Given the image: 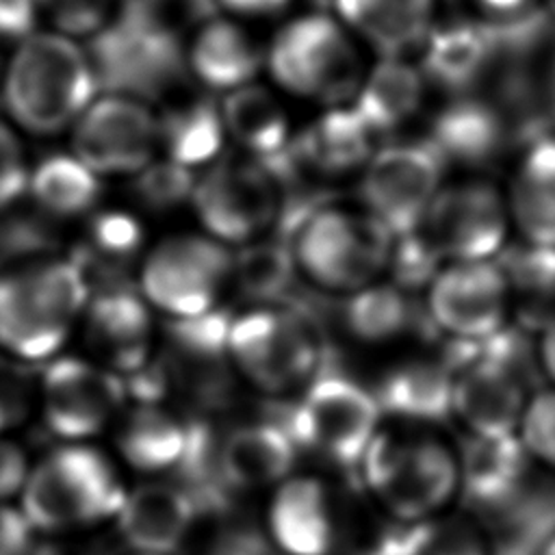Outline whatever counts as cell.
Listing matches in <instances>:
<instances>
[{
  "mask_svg": "<svg viewBox=\"0 0 555 555\" xmlns=\"http://www.w3.org/2000/svg\"><path fill=\"white\" fill-rule=\"evenodd\" d=\"M91 299L76 260L43 256L0 271V351L26 362L59 356Z\"/></svg>",
  "mask_w": 555,
  "mask_h": 555,
  "instance_id": "6da1fadb",
  "label": "cell"
},
{
  "mask_svg": "<svg viewBox=\"0 0 555 555\" xmlns=\"http://www.w3.org/2000/svg\"><path fill=\"white\" fill-rule=\"evenodd\" d=\"M98 89L89 52L59 30H35L17 41L2 72V102L11 121L37 137L69 130Z\"/></svg>",
  "mask_w": 555,
  "mask_h": 555,
  "instance_id": "7a4b0ae2",
  "label": "cell"
},
{
  "mask_svg": "<svg viewBox=\"0 0 555 555\" xmlns=\"http://www.w3.org/2000/svg\"><path fill=\"white\" fill-rule=\"evenodd\" d=\"M358 466L373 499L401 525L440 516L462 490L460 455L429 431L379 429Z\"/></svg>",
  "mask_w": 555,
  "mask_h": 555,
  "instance_id": "3957f363",
  "label": "cell"
},
{
  "mask_svg": "<svg viewBox=\"0 0 555 555\" xmlns=\"http://www.w3.org/2000/svg\"><path fill=\"white\" fill-rule=\"evenodd\" d=\"M126 488L89 442H65L30 466L20 509L35 531L59 533L115 518Z\"/></svg>",
  "mask_w": 555,
  "mask_h": 555,
  "instance_id": "277c9868",
  "label": "cell"
},
{
  "mask_svg": "<svg viewBox=\"0 0 555 555\" xmlns=\"http://www.w3.org/2000/svg\"><path fill=\"white\" fill-rule=\"evenodd\" d=\"M225 358L258 392H301L321 371V336L295 308L258 304L228 323Z\"/></svg>",
  "mask_w": 555,
  "mask_h": 555,
  "instance_id": "5b68a950",
  "label": "cell"
},
{
  "mask_svg": "<svg viewBox=\"0 0 555 555\" xmlns=\"http://www.w3.org/2000/svg\"><path fill=\"white\" fill-rule=\"evenodd\" d=\"M392 247L395 236L362 208L321 206L299 219L291 256L310 284L351 295L388 271Z\"/></svg>",
  "mask_w": 555,
  "mask_h": 555,
  "instance_id": "8992f818",
  "label": "cell"
},
{
  "mask_svg": "<svg viewBox=\"0 0 555 555\" xmlns=\"http://www.w3.org/2000/svg\"><path fill=\"white\" fill-rule=\"evenodd\" d=\"M189 204L204 234L238 249L262 241L280 219V173L271 163L245 154L219 158L195 178Z\"/></svg>",
  "mask_w": 555,
  "mask_h": 555,
  "instance_id": "52a82bcc",
  "label": "cell"
},
{
  "mask_svg": "<svg viewBox=\"0 0 555 555\" xmlns=\"http://www.w3.org/2000/svg\"><path fill=\"white\" fill-rule=\"evenodd\" d=\"M234 251L199 234H173L150 247L139 267V295L173 321L217 310L232 284Z\"/></svg>",
  "mask_w": 555,
  "mask_h": 555,
  "instance_id": "ba28073f",
  "label": "cell"
},
{
  "mask_svg": "<svg viewBox=\"0 0 555 555\" xmlns=\"http://www.w3.org/2000/svg\"><path fill=\"white\" fill-rule=\"evenodd\" d=\"M267 67L284 91L325 102L356 93L362 78L351 33L321 13L288 22L271 41Z\"/></svg>",
  "mask_w": 555,
  "mask_h": 555,
  "instance_id": "9c48e42d",
  "label": "cell"
},
{
  "mask_svg": "<svg viewBox=\"0 0 555 555\" xmlns=\"http://www.w3.org/2000/svg\"><path fill=\"white\" fill-rule=\"evenodd\" d=\"M382 408L375 392L336 373H319L297 399L288 434L297 447L356 466L382 429Z\"/></svg>",
  "mask_w": 555,
  "mask_h": 555,
  "instance_id": "30bf717a",
  "label": "cell"
},
{
  "mask_svg": "<svg viewBox=\"0 0 555 555\" xmlns=\"http://www.w3.org/2000/svg\"><path fill=\"white\" fill-rule=\"evenodd\" d=\"M505 195L486 180L442 184L414 230L444 262L494 260L509 236Z\"/></svg>",
  "mask_w": 555,
  "mask_h": 555,
  "instance_id": "8fae6325",
  "label": "cell"
},
{
  "mask_svg": "<svg viewBox=\"0 0 555 555\" xmlns=\"http://www.w3.org/2000/svg\"><path fill=\"white\" fill-rule=\"evenodd\" d=\"M442 169L444 158L429 141L375 150L360 169V206L395 238L412 234L444 184Z\"/></svg>",
  "mask_w": 555,
  "mask_h": 555,
  "instance_id": "7c38bea8",
  "label": "cell"
},
{
  "mask_svg": "<svg viewBox=\"0 0 555 555\" xmlns=\"http://www.w3.org/2000/svg\"><path fill=\"white\" fill-rule=\"evenodd\" d=\"M89 59L98 87L143 100L165 89L182 67L176 37L156 15L121 13L93 35Z\"/></svg>",
  "mask_w": 555,
  "mask_h": 555,
  "instance_id": "4fadbf2b",
  "label": "cell"
},
{
  "mask_svg": "<svg viewBox=\"0 0 555 555\" xmlns=\"http://www.w3.org/2000/svg\"><path fill=\"white\" fill-rule=\"evenodd\" d=\"M126 397L121 375L74 356L52 358L39 386L43 423L65 442H89L115 425L126 408Z\"/></svg>",
  "mask_w": 555,
  "mask_h": 555,
  "instance_id": "5bb4252c",
  "label": "cell"
},
{
  "mask_svg": "<svg viewBox=\"0 0 555 555\" xmlns=\"http://www.w3.org/2000/svg\"><path fill=\"white\" fill-rule=\"evenodd\" d=\"M69 134V152L100 178L137 176L160 152L158 115L143 100L121 93L95 95Z\"/></svg>",
  "mask_w": 555,
  "mask_h": 555,
  "instance_id": "9a60e30c",
  "label": "cell"
},
{
  "mask_svg": "<svg viewBox=\"0 0 555 555\" xmlns=\"http://www.w3.org/2000/svg\"><path fill=\"white\" fill-rule=\"evenodd\" d=\"M425 288L427 314L447 336L479 345L505 330L514 297L496 258L444 262Z\"/></svg>",
  "mask_w": 555,
  "mask_h": 555,
  "instance_id": "2e32d148",
  "label": "cell"
},
{
  "mask_svg": "<svg viewBox=\"0 0 555 555\" xmlns=\"http://www.w3.org/2000/svg\"><path fill=\"white\" fill-rule=\"evenodd\" d=\"M503 332L479 343L483 351L453 371L451 414L477 438L516 436L529 399Z\"/></svg>",
  "mask_w": 555,
  "mask_h": 555,
  "instance_id": "e0dca14e",
  "label": "cell"
},
{
  "mask_svg": "<svg viewBox=\"0 0 555 555\" xmlns=\"http://www.w3.org/2000/svg\"><path fill=\"white\" fill-rule=\"evenodd\" d=\"M78 327L87 358L100 366L121 377L147 366L154 349V319L141 295L108 291L91 297Z\"/></svg>",
  "mask_w": 555,
  "mask_h": 555,
  "instance_id": "ac0fdd59",
  "label": "cell"
},
{
  "mask_svg": "<svg viewBox=\"0 0 555 555\" xmlns=\"http://www.w3.org/2000/svg\"><path fill=\"white\" fill-rule=\"evenodd\" d=\"M267 531L284 555H332L338 520L325 481L293 473L278 483L267 505Z\"/></svg>",
  "mask_w": 555,
  "mask_h": 555,
  "instance_id": "d6986e66",
  "label": "cell"
},
{
  "mask_svg": "<svg viewBox=\"0 0 555 555\" xmlns=\"http://www.w3.org/2000/svg\"><path fill=\"white\" fill-rule=\"evenodd\" d=\"M115 520L134 553L169 555L189 535L195 522V503L182 488L150 481L126 492Z\"/></svg>",
  "mask_w": 555,
  "mask_h": 555,
  "instance_id": "ffe728a7",
  "label": "cell"
},
{
  "mask_svg": "<svg viewBox=\"0 0 555 555\" xmlns=\"http://www.w3.org/2000/svg\"><path fill=\"white\" fill-rule=\"evenodd\" d=\"M297 444L286 427L275 423H245L219 444L217 468L223 481L243 492L273 490L293 475Z\"/></svg>",
  "mask_w": 555,
  "mask_h": 555,
  "instance_id": "44dd1931",
  "label": "cell"
},
{
  "mask_svg": "<svg viewBox=\"0 0 555 555\" xmlns=\"http://www.w3.org/2000/svg\"><path fill=\"white\" fill-rule=\"evenodd\" d=\"M115 425V442L124 462L150 475L182 464L195 444L193 429L152 399L124 408Z\"/></svg>",
  "mask_w": 555,
  "mask_h": 555,
  "instance_id": "7402d4cb",
  "label": "cell"
},
{
  "mask_svg": "<svg viewBox=\"0 0 555 555\" xmlns=\"http://www.w3.org/2000/svg\"><path fill=\"white\" fill-rule=\"evenodd\" d=\"M436 0H334L338 22L384 56L423 43Z\"/></svg>",
  "mask_w": 555,
  "mask_h": 555,
  "instance_id": "603a6c76",
  "label": "cell"
},
{
  "mask_svg": "<svg viewBox=\"0 0 555 555\" xmlns=\"http://www.w3.org/2000/svg\"><path fill=\"white\" fill-rule=\"evenodd\" d=\"M512 228L527 245L555 249V139L535 141L505 195Z\"/></svg>",
  "mask_w": 555,
  "mask_h": 555,
  "instance_id": "cb8c5ba5",
  "label": "cell"
},
{
  "mask_svg": "<svg viewBox=\"0 0 555 555\" xmlns=\"http://www.w3.org/2000/svg\"><path fill=\"white\" fill-rule=\"evenodd\" d=\"M225 139L245 156L273 160L291 145V124L282 102L262 85L249 82L223 95L219 106Z\"/></svg>",
  "mask_w": 555,
  "mask_h": 555,
  "instance_id": "d4e9b609",
  "label": "cell"
},
{
  "mask_svg": "<svg viewBox=\"0 0 555 555\" xmlns=\"http://www.w3.org/2000/svg\"><path fill=\"white\" fill-rule=\"evenodd\" d=\"M373 137L351 106H336L317 117L288 150L321 176H345L366 165L375 152Z\"/></svg>",
  "mask_w": 555,
  "mask_h": 555,
  "instance_id": "484cf974",
  "label": "cell"
},
{
  "mask_svg": "<svg viewBox=\"0 0 555 555\" xmlns=\"http://www.w3.org/2000/svg\"><path fill=\"white\" fill-rule=\"evenodd\" d=\"M494 54V24L451 22L427 33L421 72L444 89L464 91L488 69Z\"/></svg>",
  "mask_w": 555,
  "mask_h": 555,
  "instance_id": "4316f807",
  "label": "cell"
},
{
  "mask_svg": "<svg viewBox=\"0 0 555 555\" xmlns=\"http://www.w3.org/2000/svg\"><path fill=\"white\" fill-rule=\"evenodd\" d=\"M186 63L215 91H234L254 82L262 54L249 33L232 20H210L195 33Z\"/></svg>",
  "mask_w": 555,
  "mask_h": 555,
  "instance_id": "83f0119b",
  "label": "cell"
},
{
  "mask_svg": "<svg viewBox=\"0 0 555 555\" xmlns=\"http://www.w3.org/2000/svg\"><path fill=\"white\" fill-rule=\"evenodd\" d=\"M423 72L401 56H382L360 78L351 108L373 132H388L403 126L423 102Z\"/></svg>",
  "mask_w": 555,
  "mask_h": 555,
  "instance_id": "f1b7e54d",
  "label": "cell"
},
{
  "mask_svg": "<svg viewBox=\"0 0 555 555\" xmlns=\"http://www.w3.org/2000/svg\"><path fill=\"white\" fill-rule=\"evenodd\" d=\"M453 371L434 360H408L384 377L375 392L382 412L410 423H434L451 414Z\"/></svg>",
  "mask_w": 555,
  "mask_h": 555,
  "instance_id": "f546056e",
  "label": "cell"
},
{
  "mask_svg": "<svg viewBox=\"0 0 555 555\" xmlns=\"http://www.w3.org/2000/svg\"><path fill=\"white\" fill-rule=\"evenodd\" d=\"M225 130L221 124L219 106L195 100L169 108L158 117V147L165 158L186 167H208L221 156Z\"/></svg>",
  "mask_w": 555,
  "mask_h": 555,
  "instance_id": "4dcf8cb0",
  "label": "cell"
},
{
  "mask_svg": "<svg viewBox=\"0 0 555 555\" xmlns=\"http://www.w3.org/2000/svg\"><path fill=\"white\" fill-rule=\"evenodd\" d=\"M529 462L518 436H470L460 453L462 490L479 501H499L518 488Z\"/></svg>",
  "mask_w": 555,
  "mask_h": 555,
  "instance_id": "1f68e13d",
  "label": "cell"
},
{
  "mask_svg": "<svg viewBox=\"0 0 555 555\" xmlns=\"http://www.w3.org/2000/svg\"><path fill=\"white\" fill-rule=\"evenodd\" d=\"M102 191V178L72 152L54 154L30 169L28 189L35 204L52 217L69 219L89 212Z\"/></svg>",
  "mask_w": 555,
  "mask_h": 555,
  "instance_id": "d6a6232c",
  "label": "cell"
},
{
  "mask_svg": "<svg viewBox=\"0 0 555 555\" xmlns=\"http://www.w3.org/2000/svg\"><path fill=\"white\" fill-rule=\"evenodd\" d=\"M501 130L496 108L479 100H460L438 115L429 143L442 158L481 160L496 150Z\"/></svg>",
  "mask_w": 555,
  "mask_h": 555,
  "instance_id": "836d02e7",
  "label": "cell"
},
{
  "mask_svg": "<svg viewBox=\"0 0 555 555\" xmlns=\"http://www.w3.org/2000/svg\"><path fill=\"white\" fill-rule=\"evenodd\" d=\"M345 325L356 340L379 345L401 336L410 325V301L395 282H373L347 295Z\"/></svg>",
  "mask_w": 555,
  "mask_h": 555,
  "instance_id": "e575fe53",
  "label": "cell"
},
{
  "mask_svg": "<svg viewBox=\"0 0 555 555\" xmlns=\"http://www.w3.org/2000/svg\"><path fill=\"white\" fill-rule=\"evenodd\" d=\"M390 555H490L486 533L466 516H436L403 525V531L382 542Z\"/></svg>",
  "mask_w": 555,
  "mask_h": 555,
  "instance_id": "d590c367",
  "label": "cell"
},
{
  "mask_svg": "<svg viewBox=\"0 0 555 555\" xmlns=\"http://www.w3.org/2000/svg\"><path fill=\"white\" fill-rule=\"evenodd\" d=\"M238 249L241 251L234 254L232 284L251 297L254 306L278 304L275 299L288 286L293 273H297L291 247L267 243L262 238Z\"/></svg>",
  "mask_w": 555,
  "mask_h": 555,
  "instance_id": "8d00e7d4",
  "label": "cell"
},
{
  "mask_svg": "<svg viewBox=\"0 0 555 555\" xmlns=\"http://www.w3.org/2000/svg\"><path fill=\"white\" fill-rule=\"evenodd\" d=\"M529 460L555 468V388L546 386L529 395L518 431Z\"/></svg>",
  "mask_w": 555,
  "mask_h": 555,
  "instance_id": "74e56055",
  "label": "cell"
},
{
  "mask_svg": "<svg viewBox=\"0 0 555 555\" xmlns=\"http://www.w3.org/2000/svg\"><path fill=\"white\" fill-rule=\"evenodd\" d=\"M139 178L141 197L156 208H169L180 204L182 199H191L195 176L191 169L180 167L171 160H152Z\"/></svg>",
  "mask_w": 555,
  "mask_h": 555,
  "instance_id": "f35d334b",
  "label": "cell"
},
{
  "mask_svg": "<svg viewBox=\"0 0 555 555\" xmlns=\"http://www.w3.org/2000/svg\"><path fill=\"white\" fill-rule=\"evenodd\" d=\"M113 0H37L39 9H48L59 33L67 37L95 35L106 26Z\"/></svg>",
  "mask_w": 555,
  "mask_h": 555,
  "instance_id": "ab89813d",
  "label": "cell"
},
{
  "mask_svg": "<svg viewBox=\"0 0 555 555\" xmlns=\"http://www.w3.org/2000/svg\"><path fill=\"white\" fill-rule=\"evenodd\" d=\"M30 167L15 128L0 119V210L15 204L28 189Z\"/></svg>",
  "mask_w": 555,
  "mask_h": 555,
  "instance_id": "60d3db41",
  "label": "cell"
},
{
  "mask_svg": "<svg viewBox=\"0 0 555 555\" xmlns=\"http://www.w3.org/2000/svg\"><path fill=\"white\" fill-rule=\"evenodd\" d=\"M91 232H93V245L108 256L128 254L137 249L141 241L139 223L126 212H102L93 221Z\"/></svg>",
  "mask_w": 555,
  "mask_h": 555,
  "instance_id": "b9f144b4",
  "label": "cell"
},
{
  "mask_svg": "<svg viewBox=\"0 0 555 555\" xmlns=\"http://www.w3.org/2000/svg\"><path fill=\"white\" fill-rule=\"evenodd\" d=\"M30 466L26 451L15 440L0 436V503L22 494Z\"/></svg>",
  "mask_w": 555,
  "mask_h": 555,
  "instance_id": "7bdbcfd3",
  "label": "cell"
},
{
  "mask_svg": "<svg viewBox=\"0 0 555 555\" xmlns=\"http://www.w3.org/2000/svg\"><path fill=\"white\" fill-rule=\"evenodd\" d=\"M33 533L20 507L0 503V555H30Z\"/></svg>",
  "mask_w": 555,
  "mask_h": 555,
  "instance_id": "ee69618b",
  "label": "cell"
},
{
  "mask_svg": "<svg viewBox=\"0 0 555 555\" xmlns=\"http://www.w3.org/2000/svg\"><path fill=\"white\" fill-rule=\"evenodd\" d=\"M37 0H0V37L26 39L35 33Z\"/></svg>",
  "mask_w": 555,
  "mask_h": 555,
  "instance_id": "f6af8a7d",
  "label": "cell"
},
{
  "mask_svg": "<svg viewBox=\"0 0 555 555\" xmlns=\"http://www.w3.org/2000/svg\"><path fill=\"white\" fill-rule=\"evenodd\" d=\"M538 362L548 379V386L555 388V314H551L540 327Z\"/></svg>",
  "mask_w": 555,
  "mask_h": 555,
  "instance_id": "bcb514c9",
  "label": "cell"
},
{
  "mask_svg": "<svg viewBox=\"0 0 555 555\" xmlns=\"http://www.w3.org/2000/svg\"><path fill=\"white\" fill-rule=\"evenodd\" d=\"M225 11L236 15H271L282 11L291 0H217Z\"/></svg>",
  "mask_w": 555,
  "mask_h": 555,
  "instance_id": "7dc6e473",
  "label": "cell"
},
{
  "mask_svg": "<svg viewBox=\"0 0 555 555\" xmlns=\"http://www.w3.org/2000/svg\"><path fill=\"white\" fill-rule=\"evenodd\" d=\"M121 2V13H130V15H156L158 17V9L165 0H119Z\"/></svg>",
  "mask_w": 555,
  "mask_h": 555,
  "instance_id": "c3c4849f",
  "label": "cell"
},
{
  "mask_svg": "<svg viewBox=\"0 0 555 555\" xmlns=\"http://www.w3.org/2000/svg\"><path fill=\"white\" fill-rule=\"evenodd\" d=\"M488 11L492 13H503V15H509V13H516L518 9H522L527 4V0H479Z\"/></svg>",
  "mask_w": 555,
  "mask_h": 555,
  "instance_id": "681fc988",
  "label": "cell"
},
{
  "mask_svg": "<svg viewBox=\"0 0 555 555\" xmlns=\"http://www.w3.org/2000/svg\"><path fill=\"white\" fill-rule=\"evenodd\" d=\"M347 555H390L388 548L384 544H377V546H371V548H358V551H351Z\"/></svg>",
  "mask_w": 555,
  "mask_h": 555,
  "instance_id": "f907efd6",
  "label": "cell"
},
{
  "mask_svg": "<svg viewBox=\"0 0 555 555\" xmlns=\"http://www.w3.org/2000/svg\"><path fill=\"white\" fill-rule=\"evenodd\" d=\"M538 555H555V531H551L548 538L542 542Z\"/></svg>",
  "mask_w": 555,
  "mask_h": 555,
  "instance_id": "816d5d0a",
  "label": "cell"
},
{
  "mask_svg": "<svg viewBox=\"0 0 555 555\" xmlns=\"http://www.w3.org/2000/svg\"><path fill=\"white\" fill-rule=\"evenodd\" d=\"M553 108H555V69H553Z\"/></svg>",
  "mask_w": 555,
  "mask_h": 555,
  "instance_id": "f5cc1de1",
  "label": "cell"
},
{
  "mask_svg": "<svg viewBox=\"0 0 555 555\" xmlns=\"http://www.w3.org/2000/svg\"><path fill=\"white\" fill-rule=\"evenodd\" d=\"M548 7H551V11L555 13V0H548Z\"/></svg>",
  "mask_w": 555,
  "mask_h": 555,
  "instance_id": "db71d44e",
  "label": "cell"
},
{
  "mask_svg": "<svg viewBox=\"0 0 555 555\" xmlns=\"http://www.w3.org/2000/svg\"><path fill=\"white\" fill-rule=\"evenodd\" d=\"M137 555H145V553H137Z\"/></svg>",
  "mask_w": 555,
  "mask_h": 555,
  "instance_id": "11a10c76",
  "label": "cell"
}]
</instances>
